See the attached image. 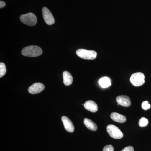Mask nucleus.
<instances>
[{
    "mask_svg": "<svg viewBox=\"0 0 151 151\" xmlns=\"http://www.w3.org/2000/svg\"><path fill=\"white\" fill-rule=\"evenodd\" d=\"M42 53V49L37 46H29L23 49L22 54L24 56L35 57L41 55Z\"/></svg>",
    "mask_w": 151,
    "mask_h": 151,
    "instance_id": "obj_1",
    "label": "nucleus"
},
{
    "mask_svg": "<svg viewBox=\"0 0 151 151\" xmlns=\"http://www.w3.org/2000/svg\"><path fill=\"white\" fill-rule=\"evenodd\" d=\"M76 55L82 59L94 60L97 56V53L94 50H89L83 49H79L76 52Z\"/></svg>",
    "mask_w": 151,
    "mask_h": 151,
    "instance_id": "obj_2",
    "label": "nucleus"
},
{
    "mask_svg": "<svg viewBox=\"0 0 151 151\" xmlns=\"http://www.w3.org/2000/svg\"><path fill=\"white\" fill-rule=\"evenodd\" d=\"M20 19L23 23L31 26L35 25L37 22L36 16L32 13L22 15L20 17Z\"/></svg>",
    "mask_w": 151,
    "mask_h": 151,
    "instance_id": "obj_3",
    "label": "nucleus"
},
{
    "mask_svg": "<svg viewBox=\"0 0 151 151\" xmlns=\"http://www.w3.org/2000/svg\"><path fill=\"white\" fill-rule=\"evenodd\" d=\"M145 76L141 72L133 73L130 78V81L134 86H139L142 85L145 82Z\"/></svg>",
    "mask_w": 151,
    "mask_h": 151,
    "instance_id": "obj_4",
    "label": "nucleus"
},
{
    "mask_svg": "<svg viewBox=\"0 0 151 151\" xmlns=\"http://www.w3.org/2000/svg\"><path fill=\"white\" fill-rule=\"evenodd\" d=\"M107 132L109 135L115 139H121L124 137L123 133L119 128L113 125H109L107 127Z\"/></svg>",
    "mask_w": 151,
    "mask_h": 151,
    "instance_id": "obj_5",
    "label": "nucleus"
},
{
    "mask_svg": "<svg viewBox=\"0 0 151 151\" xmlns=\"http://www.w3.org/2000/svg\"><path fill=\"white\" fill-rule=\"evenodd\" d=\"M42 15L45 22L47 24L51 25L54 24L55 19L51 12L47 8L43 7L42 9Z\"/></svg>",
    "mask_w": 151,
    "mask_h": 151,
    "instance_id": "obj_6",
    "label": "nucleus"
},
{
    "mask_svg": "<svg viewBox=\"0 0 151 151\" xmlns=\"http://www.w3.org/2000/svg\"><path fill=\"white\" fill-rule=\"evenodd\" d=\"M45 89V86L40 83H35L30 86L28 92L30 94H35L42 92Z\"/></svg>",
    "mask_w": 151,
    "mask_h": 151,
    "instance_id": "obj_7",
    "label": "nucleus"
},
{
    "mask_svg": "<svg viewBox=\"0 0 151 151\" xmlns=\"http://www.w3.org/2000/svg\"><path fill=\"white\" fill-rule=\"evenodd\" d=\"M118 105H121L123 107H129L131 105V100L129 97L126 95H120L116 98Z\"/></svg>",
    "mask_w": 151,
    "mask_h": 151,
    "instance_id": "obj_8",
    "label": "nucleus"
},
{
    "mask_svg": "<svg viewBox=\"0 0 151 151\" xmlns=\"http://www.w3.org/2000/svg\"><path fill=\"white\" fill-rule=\"evenodd\" d=\"M63 123L64 125L65 129L68 132L72 133L74 132V127L73 123L70 119L65 116H63L61 118Z\"/></svg>",
    "mask_w": 151,
    "mask_h": 151,
    "instance_id": "obj_9",
    "label": "nucleus"
},
{
    "mask_svg": "<svg viewBox=\"0 0 151 151\" xmlns=\"http://www.w3.org/2000/svg\"><path fill=\"white\" fill-rule=\"evenodd\" d=\"M84 107L87 111L95 113L98 111V106L94 101L92 100H88L84 104Z\"/></svg>",
    "mask_w": 151,
    "mask_h": 151,
    "instance_id": "obj_10",
    "label": "nucleus"
},
{
    "mask_svg": "<svg viewBox=\"0 0 151 151\" xmlns=\"http://www.w3.org/2000/svg\"><path fill=\"white\" fill-rule=\"evenodd\" d=\"M111 118L113 121L118 123H124L127 121L126 116L117 113H112L111 114Z\"/></svg>",
    "mask_w": 151,
    "mask_h": 151,
    "instance_id": "obj_11",
    "label": "nucleus"
},
{
    "mask_svg": "<svg viewBox=\"0 0 151 151\" xmlns=\"http://www.w3.org/2000/svg\"><path fill=\"white\" fill-rule=\"evenodd\" d=\"M63 83L66 86H69L72 84L73 81V78L72 75L69 72L64 71L63 73Z\"/></svg>",
    "mask_w": 151,
    "mask_h": 151,
    "instance_id": "obj_12",
    "label": "nucleus"
},
{
    "mask_svg": "<svg viewBox=\"0 0 151 151\" xmlns=\"http://www.w3.org/2000/svg\"><path fill=\"white\" fill-rule=\"evenodd\" d=\"M84 125L87 127V129L92 131H97V125L92 120L85 118L84 119Z\"/></svg>",
    "mask_w": 151,
    "mask_h": 151,
    "instance_id": "obj_13",
    "label": "nucleus"
},
{
    "mask_svg": "<svg viewBox=\"0 0 151 151\" xmlns=\"http://www.w3.org/2000/svg\"><path fill=\"white\" fill-rule=\"evenodd\" d=\"M99 84L103 88H107L111 85V80L107 77H104L100 78L99 81Z\"/></svg>",
    "mask_w": 151,
    "mask_h": 151,
    "instance_id": "obj_14",
    "label": "nucleus"
},
{
    "mask_svg": "<svg viewBox=\"0 0 151 151\" xmlns=\"http://www.w3.org/2000/svg\"><path fill=\"white\" fill-rule=\"evenodd\" d=\"M6 65L4 63L1 62L0 63V77L1 78L5 74H6Z\"/></svg>",
    "mask_w": 151,
    "mask_h": 151,
    "instance_id": "obj_15",
    "label": "nucleus"
},
{
    "mask_svg": "<svg viewBox=\"0 0 151 151\" xmlns=\"http://www.w3.org/2000/svg\"><path fill=\"white\" fill-rule=\"evenodd\" d=\"M139 124L140 127H146L148 124V120L147 119L142 117L139 121Z\"/></svg>",
    "mask_w": 151,
    "mask_h": 151,
    "instance_id": "obj_16",
    "label": "nucleus"
},
{
    "mask_svg": "<svg viewBox=\"0 0 151 151\" xmlns=\"http://www.w3.org/2000/svg\"><path fill=\"white\" fill-rule=\"evenodd\" d=\"M142 107L144 110H147L150 108L151 105L149 104L148 101H145L142 103Z\"/></svg>",
    "mask_w": 151,
    "mask_h": 151,
    "instance_id": "obj_17",
    "label": "nucleus"
},
{
    "mask_svg": "<svg viewBox=\"0 0 151 151\" xmlns=\"http://www.w3.org/2000/svg\"><path fill=\"white\" fill-rule=\"evenodd\" d=\"M103 151H114V148L112 145H108L104 147Z\"/></svg>",
    "mask_w": 151,
    "mask_h": 151,
    "instance_id": "obj_18",
    "label": "nucleus"
},
{
    "mask_svg": "<svg viewBox=\"0 0 151 151\" xmlns=\"http://www.w3.org/2000/svg\"><path fill=\"white\" fill-rule=\"evenodd\" d=\"M122 151H134V150L133 147L132 146H128V147L124 148L123 150H122Z\"/></svg>",
    "mask_w": 151,
    "mask_h": 151,
    "instance_id": "obj_19",
    "label": "nucleus"
},
{
    "mask_svg": "<svg viewBox=\"0 0 151 151\" xmlns=\"http://www.w3.org/2000/svg\"><path fill=\"white\" fill-rule=\"evenodd\" d=\"M5 6V2L3 1H0V8H1V9L3 8Z\"/></svg>",
    "mask_w": 151,
    "mask_h": 151,
    "instance_id": "obj_20",
    "label": "nucleus"
}]
</instances>
